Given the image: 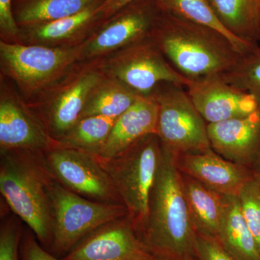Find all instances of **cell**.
I'll return each instance as SVG.
<instances>
[{"label":"cell","mask_w":260,"mask_h":260,"mask_svg":"<svg viewBox=\"0 0 260 260\" xmlns=\"http://www.w3.org/2000/svg\"><path fill=\"white\" fill-rule=\"evenodd\" d=\"M154 255L170 260L196 256L198 234L188 211L176 156L162 147L141 237Z\"/></svg>","instance_id":"1"},{"label":"cell","mask_w":260,"mask_h":260,"mask_svg":"<svg viewBox=\"0 0 260 260\" xmlns=\"http://www.w3.org/2000/svg\"><path fill=\"white\" fill-rule=\"evenodd\" d=\"M150 37L169 63L190 80L223 75L242 55L220 32L162 12Z\"/></svg>","instance_id":"2"},{"label":"cell","mask_w":260,"mask_h":260,"mask_svg":"<svg viewBox=\"0 0 260 260\" xmlns=\"http://www.w3.org/2000/svg\"><path fill=\"white\" fill-rule=\"evenodd\" d=\"M40 153L0 151V191L10 210L39 242L50 246L52 215L47 188L50 174L43 165Z\"/></svg>","instance_id":"3"},{"label":"cell","mask_w":260,"mask_h":260,"mask_svg":"<svg viewBox=\"0 0 260 260\" xmlns=\"http://www.w3.org/2000/svg\"><path fill=\"white\" fill-rule=\"evenodd\" d=\"M161 153L158 137L150 134L113 158H98L110 177L140 238L146 225L150 191Z\"/></svg>","instance_id":"4"},{"label":"cell","mask_w":260,"mask_h":260,"mask_svg":"<svg viewBox=\"0 0 260 260\" xmlns=\"http://www.w3.org/2000/svg\"><path fill=\"white\" fill-rule=\"evenodd\" d=\"M83 47L84 43L51 47L0 41L2 75L13 80L25 102H32L83 61Z\"/></svg>","instance_id":"5"},{"label":"cell","mask_w":260,"mask_h":260,"mask_svg":"<svg viewBox=\"0 0 260 260\" xmlns=\"http://www.w3.org/2000/svg\"><path fill=\"white\" fill-rule=\"evenodd\" d=\"M47 188L52 215L50 247L57 255H66L99 228L128 215L124 205L84 198L67 189L51 176Z\"/></svg>","instance_id":"6"},{"label":"cell","mask_w":260,"mask_h":260,"mask_svg":"<svg viewBox=\"0 0 260 260\" xmlns=\"http://www.w3.org/2000/svg\"><path fill=\"white\" fill-rule=\"evenodd\" d=\"M107 75L104 59L81 61L52 87L28 104L58 140L79 120L89 95Z\"/></svg>","instance_id":"7"},{"label":"cell","mask_w":260,"mask_h":260,"mask_svg":"<svg viewBox=\"0 0 260 260\" xmlns=\"http://www.w3.org/2000/svg\"><path fill=\"white\" fill-rule=\"evenodd\" d=\"M184 87L162 83L150 94L158 104L156 132L162 148L176 157L211 150L208 123Z\"/></svg>","instance_id":"8"},{"label":"cell","mask_w":260,"mask_h":260,"mask_svg":"<svg viewBox=\"0 0 260 260\" xmlns=\"http://www.w3.org/2000/svg\"><path fill=\"white\" fill-rule=\"evenodd\" d=\"M106 73L141 96H148L162 83L186 88L191 80L167 60L151 37L104 58Z\"/></svg>","instance_id":"9"},{"label":"cell","mask_w":260,"mask_h":260,"mask_svg":"<svg viewBox=\"0 0 260 260\" xmlns=\"http://www.w3.org/2000/svg\"><path fill=\"white\" fill-rule=\"evenodd\" d=\"M40 157L51 177L69 190L93 201L122 205L96 157L62 146L54 140L49 148L41 152Z\"/></svg>","instance_id":"10"},{"label":"cell","mask_w":260,"mask_h":260,"mask_svg":"<svg viewBox=\"0 0 260 260\" xmlns=\"http://www.w3.org/2000/svg\"><path fill=\"white\" fill-rule=\"evenodd\" d=\"M160 13L157 0H135L126 5L85 41L83 61L104 59L150 37Z\"/></svg>","instance_id":"11"},{"label":"cell","mask_w":260,"mask_h":260,"mask_svg":"<svg viewBox=\"0 0 260 260\" xmlns=\"http://www.w3.org/2000/svg\"><path fill=\"white\" fill-rule=\"evenodd\" d=\"M54 143L44 123L25 99L2 80L0 151L42 152Z\"/></svg>","instance_id":"12"},{"label":"cell","mask_w":260,"mask_h":260,"mask_svg":"<svg viewBox=\"0 0 260 260\" xmlns=\"http://www.w3.org/2000/svg\"><path fill=\"white\" fill-rule=\"evenodd\" d=\"M153 256L126 215L89 234L61 260H151Z\"/></svg>","instance_id":"13"},{"label":"cell","mask_w":260,"mask_h":260,"mask_svg":"<svg viewBox=\"0 0 260 260\" xmlns=\"http://www.w3.org/2000/svg\"><path fill=\"white\" fill-rule=\"evenodd\" d=\"M186 88L208 124L244 117L259 110L251 94L231 85L221 75L191 80Z\"/></svg>","instance_id":"14"},{"label":"cell","mask_w":260,"mask_h":260,"mask_svg":"<svg viewBox=\"0 0 260 260\" xmlns=\"http://www.w3.org/2000/svg\"><path fill=\"white\" fill-rule=\"evenodd\" d=\"M210 146L220 156L251 169L260 151V111L208 124Z\"/></svg>","instance_id":"15"},{"label":"cell","mask_w":260,"mask_h":260,"mask_svg":"<svg viewBox=\"0 0 260 260\" xmlns=\"http://www.w3.org/2000/svg\"><path fill=\"white\" fill-rule=\"evenodd\" d=\"M176 161L182 174L222 194H237L243 184L254 174L251 168L230 161L213 149L178 155Z\"/></svg>","instance_id":"16"},{"label":"cell","mask_w":260,"mask_h":260,"mask_svg":"<svg viewBox=\"0 0 260 260\" xmlns=\"http://www.w3.org/2000/svg\"><path fill=\"white\" fill-rule=\"evenodd\" d=\"M102 5L71 16L23 28L22 44L51 47L81 45L104 21L101 9Z\"/></svg>","instance_id":"17"},{"label":"cell","mask_w":260,"mask_h":260,"mask_svg":"<svg viewBox=\"0 0 260 260\" xmlns=\"http://www.w3.org/2000/svg\"><path fill=\"white\" fill-rule=\"evenodd\" d=\"M158 104L151 95L140 97L116 119L109 138L97 158L106 160L116 156L142 138L155 134Z\"/></svg>","instance_id":"18"},{"label":"cell","mask_w":260,"mask_h":260,"mask_svg":"<svg viewBox=\"0 0 260 260\" xmlns=\"http://www.w3.org/2000/svg\"><path fill=\"white\" fill-rule=\"evenodd\" d=\"M181 182L195 232L198 235L217 239L223 215L222 194L182 173Z\"/></svg>","instance_id":"19"},{"label":"cell","mask_w":260,"mask_h":260,"mask_svg":"<svg viewBox=\"0 0 260 260\" xmlns=\"http://www.w3.org/2000/svg\"><path fill=\"white\" fill-rule=\"evenodd\" d=\"M223 215L217 240L237 260H260V251L243 216L237 194H222Z\"/></svg>","instance_id":"20"},{"label":"cell","mask_w":260,"mask_h":260,"mask_svg":"<svg viewBox=\"0 0 260 260\" xmlns=\"http://www.w3.org/2000/svg\"><path fill=\"white\" fill-rule=\"evenodd\" d=\"M105 0H13L15 19L20 28H26L71 15Z\"/></svg>","instance_id":"21"},{"label":"cell","mask_w":260,"mask_h":260,"mask_svg":"<svg viewBox=\"0 0 260 260\" xmlns=\"http://www.w3.org/2000/svg\"><path fill=\"white\" fill-rule=\"evenodd\" d=\"M219 20L238 39L258 44L260 0H208Z\"/></svg>","instance_id":"22"},{"label":"cell","mask_w":260,"mask_h":260,"mask_svg":"<svg viewBox=\"0 0 260 260\" xmlns=\"http://www.w3.org/2000/svg\"><path fill=\"white\" fill-rule=\"evenodd\" d=\"M140 97L119 80L107 75L89 95L80 119L91 116L117 119Z\"/></svg>","instance_id":"23"},{"label":"cell","mask_w":260,"mask_h":260,"mask_svg":"<svg viewBox=\"0 0 260 260\" xmlns=\"http://www.w3.org/2000/svg\"><path fill=\"white\" fill-rule=\"evenodd\" d=\"M157 3L162 13L175 15L220 32L242 55L258 45L244 42L233 35L219 20L208 0H157Z\"/></svg>","instance_id":"24"},{"label":"cell","mask_w":260,"mask_h":260,"mask_svg":"<svg viewBox=\"0 0 260 260\" xmlns=\"http://www.w3.org/2000/svg\"><path fill=\"white\" fill-rule=\"evenodd\" d=\"M116 119L101 116L81 118L62 138L54 141L62 146L97 156L107 142Z\"/></svg>","instance_id":"25"},{"label":"cell","mask_w":260,"mask_h":260,"mask_svg":"<svg viewBox=\"0 0 260 260\" xmlns=\"http://www.w3.org/2000/svg\"><path fill=\"white\" fill-rule=\"evenodd\" d=\"M225 81L251 94L260 111V46L242 54L237 64L221 75Z\"/></svg>","instance_id":"26"},{"label":"cell","mask_w":260,"mask_h":260,"mask_svg":"<svg viewBox=\"0 0 260 260\" xmlns=\"http://www.w3.org/2000/svg\"><path fill=\"white\" fill-rule=\"evenodd\" d=\"M239 205L260 251V175H254L243 184L237 193Z\"/></svg>","instance_id":"27"},{"label":"cell","mask_w":260,"mask_h":260,"mask_svg":"<svg viewBox=\"0 0 260 260\" xmlns=\"http://www.w3.org/2000/svg\"><path fill=\"white\" fill-rule=\"evenodd\" d=\"M18 217L5 219L0 229V260H19L21 227Z\"/></svg>","instance_id":"28"},{"label":"cell","mask_w":260,"mask_h":260,"mask_svg":"<svg viewBox=\"0 0 260 260\" xmlns=\"http://www.w3.org/2000/svg\"><path fill=\"white\" fill-rule=\"evenodd\" d=\"M0 36L3 42L22 44V29L15 19L13 0H0Z\"/></svg>","instance_id":"29"},{"label":"cell","mask_w":260,"mask_h":260,"mask_svg":"<svg viewBox=\"0 0 260 260\" xmlns=\"http://www.w3.org/2000/svg\"><path fill=\"white\" fill-rule=\"evenodd\" d=\"M196 258L198 260H237L224 249L217 239L198 234Z\"/></svg>","instance_id":"30"},{"label":"cell","mask_w":260,"mask_h":260,"mask_svg":"<svg viewBox=\"0 0 260 260\" xmlns=\"http://www.w3.org/2000/svg\"><path fill=\"white\" fill-rule=\"evenodd\" d=\"M37 240L31 231L24 234L21 247L23 260H59L44 249Z\"/></svg>","instance_id":"31"},{"label":"cell","mask_w":260,"mask_h":260,"mask_svg":"<svg viewBox=\"0 0 260 260\" xmlns=\"http://www.w3.org/2000/svg\"><path fill=\"white\" fill-rule=\"evenodd\" d=\"M133 1L135 0H105L101 7L104 21Z\"/></svg>","instance_id":"32"},{"label":"cell","mask_w":260,"mask_h":260,"mask_svg":"<svg viewBox=\"0 0 260 260\" xmlns=\"http://www.w3.org/2000/svg\"><path fill=\"white\" fill-rule=\"evenodd\" d=\"M252 169L256 174L260 175V151L257 158H256V161L254 162V166H253Z\"/></svg>","instance_id":"33"},{"label":"cell","mask_w":260,"mask_h":260,"mask_svg":"<svg viewBox=\"0 0 260 260\" xmlns=\"http://www.w3.org/2000/svg\"><path fill=\"white\" fill-rule=\"evenodd\" d=\"M151 260H170V259H164V258L159 257V256L154 255L153 259H152Z\"/></svg>","instance_id":"34"},{"label":"cell","mask_w":260,"mask_h":260,"mask_svg":"<svg viewBox=\"0 0 260 260\" xmlns=\"http://www.w3.org/2000/svg\"><path fill=\"white\" fill-rule=\"evenodd\" d=\"M183 260H198V259H197L196 256H187Z\"/></svg>","instance_id":"35"}]
</instances>
